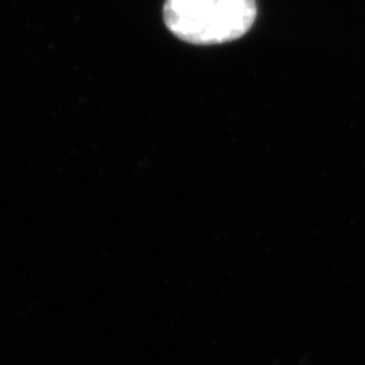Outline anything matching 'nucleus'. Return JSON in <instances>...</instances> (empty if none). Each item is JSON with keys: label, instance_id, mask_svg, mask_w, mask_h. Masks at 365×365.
Listing matches in <instances>:
<instances>
[{"label": "nucleus", "instance_id": "f257e3e1", "mask_svg": "<svg viewBox=\"0 0 365 365\" xmlns=\"http://www.w3.org/2000/svg\"><path fill=\"white\" fill-rule=\"evenodd\" d=\"M256 0H166L168 29L192 44H221L245 36L256 20Z\"/></svg>", "mask_w": 365, "mask_h": 365}]
</instances>
